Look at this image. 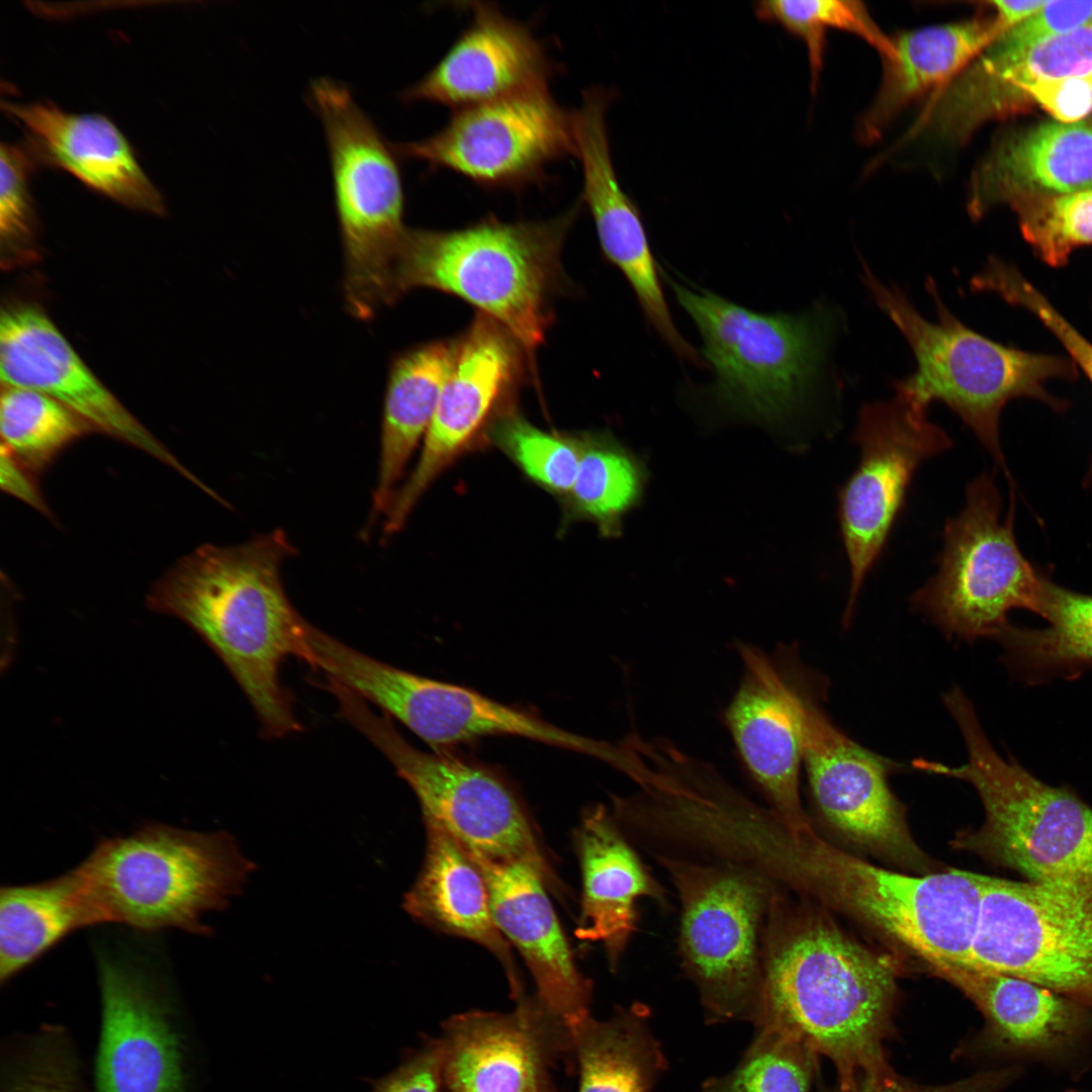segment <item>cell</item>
Here are the masks:
<instances>
[{
    "label": "cell",
    "mask_w": 1092,
    "mask_h": 1092,
    "mask_svg": "<svg viewBox=\"0 0 1092 1092\" xmlns=\"http://www.w3.org/2000/svg\"><path fill=\"white\" fill-rule=\"evenodd\" d=\"M899 967L862 944L831 912L777 885L761 938L757 1023L780 1027L836 1069L839 1089L892 1070L884 1042L892 1029Z\"/></svg>",
    "instance_id": "cell-1"
},
{
    "label": "cell",
    "mask_w": 1092,
    "mask_h": 1092,
    "mask_svg": "<svg viewBox=\"0 0 1092 1092\" xmlns=\"http://www.w3.org/2000/svg\"><path fill=\"white\" fill-rule=\"evenodd\" d=\"M295 554L281 529L239 545H203L180 559L148 597L150 608L183 621L216 653L268 738L301 729L279 677L286 658L304 661L307 653L309 623L281 579V566Z\"/></svg>",
    "instance_id": "cell-2"
},
{
    "label": "cell",
    "mask_w": 1092,
    "mask_h": 1092,
    "mask_svg": "<svg viewBox=\"0 0 1092 1092\" xmlns=\"http://www.w3.org/2000/svg\"><path fill=\"white\" fill-rule=\"evenodd\" d=\"M777 878L928 966H967L981 906L979 874L908 875L844 851L814 829L787 832Z\"/></svg>",
    "instance_id": "cell-3"
},
{
    "label": "cell",
    "mask_w": 1092,
    "mask_h": 1092,
    "mask_svg": "<svg viewBox=\"0 0 1092 1092\" xmlns=\"http://www.w3.org/2000/svg\"><path fill=\"white\" fill-rule=\"evenodd\" d=\"M943 703L966 743L960 766L918 758L917 769L960 779L977 791L985 821L959 832L953 847L1015 870L1030 882L1092 895V808L1068 788L1050 786L1016 760L1002 758L974 707L953 688Z\"/></svg>",
    "instance_id": "cell-4"
},
{
    "label": "cell",
    "mask_w": 1092,
    "mask_h": 1092,
    "mask_svg": "<svg viewBox=\"0 0 1092 1092\" xmlns=\"http://www.w3.org/2000/svg\"><path fill=\"white\" fill-rule=\"evenodd\" d=\"M576 211L543 221L408 229L393 267L394 299L421 287L454 294L502 325L532 363L550 324L561 247Z\"/></svg>",
    "instance_id": "cell-5"
},
{
    "label": "cell",
    "mask_w": 1092,
    "mask_h": 1092,
    "mask_svg": "<svg viewBox=\"0 0 1092 1092\" xmlns=\"http://www.w3.org/2000/svg\"><path fill=\"white\" fill-rule=\"evenodd\" d=\"M76 868L101 923L207 934L202 917L225 908L256 866L224 831L152 823L103 838Z\"/></svg>",
    "instance_id": "cell-6"
},
{
    "label": "cell",
    "mask_w": 1092,
    "mask_h": 1092,
    "mask_svg": "<svg viewBox=\"0 0 1092 1092\" xmlns=\"http://www.w3.org/2000/svg\"><path fill=\"white\" fill-rule=\"evenodd\" d=\"M861 281L904 336L916 361L914 373L894 386L926 406L934 400L946 404L998 464L1004 465L999 417L1009 400L1033 397L1061 405L1045 384L1054 378L1075 377L1073 361L1007 347L969 329L945 306L931 278L925 285L934 302L935 321L922 316L899 287L879 280L866 264Z\"/></svg>",
    "instance_id": "cell-7"
},
{
    "label": "cell",
    "mask_w": 1092,
    "mask_h": 1092,
    "mask_svg": "<svg viewBox=\"0 0 1092 1092\" xmlns=\"http://www.w3.org/2000/svg\"><path fill=\"white\" fill-rule=\"evenodd\" d=\"M310 98L328 143L346 306L356 318L369 320L394 302L393 267L408 230L397 152L345 84L316 78Z\"/></svg>",
    "instance_id": "cell-8"
},
{
    "label": "cell",
    "mask_w": 1092,
    "mask_h": 1092,
    "mask_svg": "<svg viewBox=\"0 0 1092 1092\" xmlns=\"http://www.w3.org/2000/svg\"><path fill=\"white\" fill-rule=\"evenodd\" d=\"M330 692L341 717L385 755L415 792L424 822L439 825L469 850L527 864L548 890L556 895L564 892L523 803L496 770L453 748L420 750L402 737L390 717L373 712L349 689L334 684Z\"/></svg>",
    "instance_id": "cell-9"
},
{
    "label": "cell",
    "mask_w": 1092,
    "mask_h": 1092,
    "mask_svg": "<svg viewBox=\"0 0 1092 1092\" xmlns=\"http://www.w3.org/2000/svg\"><path fill=\"white\" fill-rule=\"evenodd\" d=\"M679 898L681 967L710 1023H757L761 938L778 885L740 861L700 863L657 855Z\"/></svg>",
    "instance_id": "cell-10"
},
{
    "label": "cell",
    "mask_w": 1092,
    "mask_h": 1092,
    "mask_svg": "<svg viewBox=\"0 0 1092 1092\" xmlns=\"http://www.w3.org/2000/svg\"><path fill=\"white\" fill-rule=\"evenodd\" d=\"M715 373L713 392L735 414L765 423L801 403L824 358L828 322L817 310L761 313L708 290L672 282Z\"/></svg>",
    "instance_id": "cell-11"
},
{
    "label": "cell",
    "mask_w": 1092,
    "mask_h": 1092,
    "mask_svg": "<svg viewBox=\"0 0 1092 1092\" xmlns=\"http://www.w3.org/2000/svg\"><path fill=\"white\" fill-rule=\"evenodd\" d=\"M1013 513L1012 504L1002 519L998 488L983 474L967 486L963 510L946 520L937 571L910 601L948 638H993L1009 623V611H1032L1043 576L1016 543Z\"/></svg>",
    "instance_id": "cell-12"
},
{
    "label": "cell",
    "mask_w": 1092,
    "mask_h": 1092,
    "mask_svg": "<svg viewBox=\"0 0 1092 1092\" xmlns=\"http://www.w3.org/2000/svg\"><path fill=\"white\" fill-rule=\"evenodd\" d=\"M979 878L981 906L966 967L1025 979L1092 1007V895Z\"/></svg>",
    "instance_id": "cell-13"
},
{
    "label": "cell",
    "mask_w": 1092,
    "mask_h": 1092,
    "mask_svg": "<svg viewBox=\"0 0 1092 1092\" xmlns=\"http://www.w3.org/2000/svg\"><path fill=\"white\" fill-rule=\"evenodd\" d=\"M331 678L379 707L433 750L489 736H518L604 760L609 742L559 728L532 711L474 690L419 675L333 639L321 653Z\"/></svg>",
    "instance_id": "cell-14"
},
{
    "label": "cell",
    "mask_w": 1092,
    "mask_h": 1092,
    "mask_svg": "<svg viewBox=\"0 0 1092 1092\" xmlns=\"http://www.w3.org/2000/svg\"><path fill=\"white\" fill-rule=\"evenodd\" d=\"M99 1027L90 1092H197L194 1028L161 976L98 961Z\"/></svg>",
    "instance_id": "cell-15"
},
{
    "label": "cell",
    "mask_w": 1092,
    "mask_h": 1092,
    "mask_svg": "<svg viewBox=\"0 0 1092 1092\" xmlns=\"http://www.w3.org/2000/svg\"><path fill=\"white\" fill-rule=\"evenodd\" d=\"M895 390L890 400L861 406L853 434L860 458L838 493L850 574L844 625L851 621L864 579L884 550L916 470L952 446L946 432L928 420V406L902 388Z\"/></svg>",
    "instance_id": "cell-16"
},
{
    "label": "cell",
    "mask_w": 1092,
    "mask_h": 1092,
    "mask_svg": "<svg viewBox=\"0 0 1092 1092\" xmlns=\"http://www.w3.org/2000/svg\"><path fill=\"white\" fill-rule=\"evenodd\" d=\"M824 680L804 665L798 680L802 762L822 818L854 844L919 871L926 870L905 809L888 784L897 768L844 734L825 713Z\"/></svg>",
    "instance_id": "cell-17"
},
{
    "label": "cell",
    "mask_w": 1092,
    "mask_h": 1092,
    "mask_svg": "<svg viewBox=\"0 0 1092 1092\" xmlns=\"http://www.w3.org/2000/svg\"><path fill=\"white\" fill-rule=\"evenodd\" d=\"M394 148L485 188L520 189L543 179L552 162L575 156L573 110L549 88L532 91L456 110L433 134Z\"/></svg>",
    "instance_id": "cell-18"
},
{
    "label": "cell",
    "mask_w": 1092,
    "mask_h": 1092,
    "mask_svg": "<svg viewBox=\"0 0 1092 1092\" xmlns=\"http://www.w3.org/2000/svg\"><path fill=\"white\" fill-rule=\"evenodd\" d=\"M528 356L497 322L478 312L458 340L452 371L424 438L420 458L385 512V535L398 532L419 499L510 407ZM529 360V359H528Z\"/></svg>",
    "instance_id": "cell-19"
},
{
    "label": "cell",
    "mask_w": 1092,
    "mask_h": 1092,
    "mask_svg": "<svg viewBox=\"0 0 1092 1092\" xmlns=\"http://www.w3.org/2000/svg\"><path fill=\"white\" fill-rule=\"evenodd\" d=\"M743 673L723 715L738 755L771 811L793 833L813 829L799 791L802 762L798 678L793 646L768 654L740 643Z\"/></svg>",
    "instance_id": "cell-20"
},
{
    "label": "cell",
    "mask_w": 1092,
    "mask_h": 1092,
    "mask_svg": "<svg viewBox=\"0 0 1092 1092\" xmlns=\"http://www.w3.org/2000/svg\"><path fill=\"white\" fill-rule=\"evenodd\" d=\"M613 97L609 89L592 87L582 91L580 105L573 109L581 202L593 216L606 258L629 282L649 324L677 356L700 366L699 354L672 321L640 210L623 190L613 165L606 119Z\"/></svg>",
    "instance_id": "cell-21"
},
{
    "label": "cell",
    "mask_w": 1092,
    "mask_h": 1092,
    "mask_svg": "<svg viewBox=\"0 0 1092 1092\" xmlns=\"http://www.w3.org/2000/svg\"><path fill=\"white\" fill-rule=\"evenodd\" d=\"M511 1013L469 1011L443 1026L442 1092H540L550 1068L573 1052L566 1021L536 999H516Z\"/></svg>",
    "instance_id": "cell-22"
},
{
    "label": "cell",
    "mask_w": 1092,
    "mask_h": 1092,
    "mask_svg": "<svg viewBox=\"0 0 1092 1092\" xmlns=\"http://www.w3.org/2000/svg\"><path fill=\"white\" fill-rule=\"evenodd\" d=\"M0 378L2 385L54 397L93 429L150 454L207 489L101 383L39 307L22 303L3 309Z\"/></svg>",
    "instance_id": "cell-23"
},
{
    "label": "cell",
    "mask_w": 1092,
    "mask_h": 1092,
    "mask_svg": "<svg viewBox=\"0 0 1092 1092\" xmlns=\"http://www.w3.org/2000/svg\"><path fill=\"white\" fill-rule=\"evenodd\" d=\"M468 6V25L443 58L400 97L456 111L549 88L553 65L533 32L492 3Z\"/></svg>",
    "instance_id": "cell-24"
},
{
    "label": "cell",
    "mask_w": 1092,
    "mask_h": 1092,
    "mask_svg": "<svg viewBox=\"0 0 1092 1092\" xmlns=\"http://www.w3.org/2000/svg\"><path fill=\"white\" fill-rule=\"evenodd\" d=\"M960 103L981 120L1028 97L1055 120L1076 122L1092 112V19L1027 50L998 55L984 50L958 77Z\"/></svg>",
    "instance_id": "cell-25"
},
{
    "label": "cell",
    "mask_w": 1092,
    "mask_h": 1092,
    "mask_svg": "<svg viewBox=\"0 0 1092 1092\" xmlns=\"http://www.w3.org/2000/svg\"><path fill=\"white\" fill-rule=\"evenodd\" d=\"M463 848L484 877L494 921L524 959L539 1003L566 1022L589 1014L592 982L575 964L541 878L527 864Z\"/></svg>",
    "instance_id": "cell-26"
},
{
    "label": "cell",
    "mask_w": 1092,
    "mask_h": 1092,
    "mask_svg": "<svg viewBox=\"0 0 1092 1092\" xmlns=\"http://www.w3.org/2000/svg\"><path fill=\"white\" fill-rule=\"evenodd\" d=\"M27 132L37 163L63 169L95 191L133 209L162 215L165 203L125 136L106 116L76 114L52 103H1Z\"/></svg>",
    "instance_id": "cell-27"
},
{
    "label": "cell",
    "mask_w": 1092,
    "mask_h": 1092,
    "mask_svg": "<svg viewBox=\"0 0 1092 1092\" xmlns=\"http://www.w3.org/2000/svg\"><path fill=\"white\" fill-rule=\"evenodd\" d=\"M581 877V912L575 934L599 941L616 971L637 929V901L649 898L668 908L663 887L624 837L603 806L587 810L574 834Z\"/></svg>",
    "instance_id": "cell-28"
},
{
    "label": "cell",
    "mask_w": 1092,
    "mask_h": 1092,
    "mask_svg": "<svg viewBox=\"0 0 1092 1092\" xmlns=\"http://www.w3.org/2000/svg\"><path fill=\"white\" fill-rule=\"evenodd\" d=\"M1092 189V121L1052 120L1002 143L972 175L967 209L978 218L996 202Z\"/></svg>",
    "instance_id": "cell-29"
},
{
    "label": "cell",
    "mask_w": 1092,
    "mask_h": 1092,
    "mask_svg": "<svg viewBox=\"0 0 1092 1092\" xmlns=\"http://www.w3.org/2000/svg\"><path fill=\"white\" fill-rule=\"evenodd\" d=\"M427 848L422 870L405 894L404 910L437 931L472 940L502 964L512 997L524 994L510 942L498 929L484 877L462 845L446 830L425 822Z\"/></svg>",
    "instance_id": "cell-30"
},
{
    "label": "cell",
    "mask_w": 1092,
    "mask_h": 1092,
    "mask_svg": "<svg viewBox=\"0 0 1092 1092\" xmlns=\"http://www.w3.org/2000/svg\"><path fill=\"white\" fill-rule=\"evenodd\" d=\"M999 34L993 19H970L892 37L894 54L883 60L881 84L857 122L858 140L878 141L901 111L949 84Z\"/></svg>",
    "instance_id": "cell-31"
},
{
    "label": "cell",
    "mask_w": 1092,
    "mask_h": 1092,
    "mask_svg": "<svg viewBox=\"0 0 1092 1092\" xmlns=\"http://www.w3.org/2000/svg\"><path fill=\"white\" fill-rule=\"evenodd\" d=\"M927 969L977 1006L991 1039L1001 1048L1054 1052L1073 1042L1084 1029L1079 1003L1028 980L958 965Z\"/></svg>",
    "instance_id": "cell-32"
},
{
    "label": "cell",
    "mask_w": 1092,
    "mask_h": 1092,
    "mask_svg": "<svg viewBox=\"0 0 1092 1092\" xmlns=\"http://www.w3.org/2000/svg\"><path fill=\"white\" fill-rule=\"evenodd\" d=\"M457 341H435L397 354L390 362L380 434L373 514H385L412 455L434 418L452 371Z\"/></svg>",
    "instance_id": "cell-33"
},
{
    "label": "cell",
    "mask_w": 1092,
    "mask_h": 1092,
    "mask_svg": "<svg viewBox=\"0 0 1092 1092\" xmlns=\"http://www.w3.org/2000/svg\"><path fill=\"white\" fill-rule=\"evenodd\" d=\"M101 924L77 868L0 890V982L8 983L69 933Z\"/></svg>",
    "instance_id": "cell-34"
},
{
    "label": "cell",
    "mask_w": 1092,
    "mask_h": 1092,
    "mask_svg": "<svg viewBox=\"0 0 1092 1092\" xmlns=\"http://www.w3.org/2000/svg\"><path fill=\"white\" fill-rule=\"evenodd\" d=\"M649 1018L648 1007L634 1003L607 1020L586 1014L566 1022L578 1062V1092H652L667 1061Z\"/></svg>",
    "instance_id": "cell-35"
},
{
    "label": "cell",
    "mask_w": 1092,
    "mask_h": 1092,
    "mask_svg": "<svg viewBox=\"0 0 1092 1092\" xmlns=\"http://www.w3.org/2000/svg\"><path fill=\"white\" fill-rule=\"evenodd\" d=\"M1033 613L1041 629L1007 623L993 637L1003 647V661L1018 678L1036 684L1075 677L1092 667V595L1077 593L1042 577Z\"/></svg>",
    "instance_id": "cell-36"
},
{
    "label": "cell",
    "mask_w": 1092,
    "mask_h": 1092,
    "mask_svg": "<svg viewBox=\"0 0 1092 1092\" xmlns=\"http://www.w3.org/2000/svg\"><path fill=\"white\" fill-rule=\"evenodd\" d=\"M577 473L568 494L561 499V528L590 521L600 534L620 533L622 519L642 494L644 473L639 462L606 433H579Z\"/></svg>",
    "instance_id": "cell-37"
},
{
    "label": "cell",
    "mask_w": 1092,
    "mask_h": 1092,
    "mask_svg": "<svg viewBox=\"0 0 1092 1092\" xmlns=\"http://www.w3.org/2000/svg\"><path fill=\"white\" fill-rule=\"evenodd\" d=\"M0 1092H90L71 1030L43 1022L0 1044Z\"/></svg>",
    "instance_id": "cell-38"
},
{
    "label": "cell",
    "mask_w": 1092,
    "mask_h": 1092,
    "mask_svg": "<svg viewBox=\"0 0 1092 1092\" xmlns=\"http://www.w3.org/2000/svg\"><path fill=\"white\" fill-rule=\"evenodd\" d=\"M91 429L79 415L41 391L2 385V446L23 466L44 467L66 446Z\"/></svg>",
    "instance_id": "cell-39"
},
{
    "label": "cell",
    "mask_w": 1092,
    "mask_h": 1092,
    "mask_svg": "<svg viewBox=\"0 0 1092 1092\" xmlns=\"http://www.w3.org/2000/svg\"><path fill=\"white\" fill-rule=\"evenodd\" d=\"M754 12L761 21L781 25L805 43L812 90L823 67L826 34L830 29L858 36L877 50L883 60L894 54L892 37L885 34L859 1L764 0L754 3Z\"/></svg>",
    "instance_id": "cell-40"
},
{
    "label": "cell",
    "mask_w": 1092,
    "mask_h": 1092,
    "mask_svg": "<svg viewBox=\"0 0 1092 1092\" xmlns=\"http://www.w3.org/2000/svg\"><path fill=\"white\" fill-rule=\"evenodd\" d=\"M754 1028L737 1065L706 1080L700 1092H811L817 1056L780 1027Z\"/></svg>",
    "instance_id": "cell-41"
},
{
    "label": "cell",
    "mask_w": 1092,
    "mask_h": 1092,
    "mask_svg": "<svg viewBox=\"0 0 1092 1092\" xmlns=\"http://www.w3.org/2000/svg\"><path fill=\"white\" fill-rule=\"evenodd\" d=\"M485 437L536 485L560 500L568 494L579 464L578 434L541 430L510 406L494 419Z\"/></svg>",
    "instance_id": "cell-42"
},
{
    "label": "cell",
    "mask_w": 1092,
    "mask_h": 1092,
    "mask_svg": "<svg viewBox=\"0 0 1092 1092\" xmlns=\"http://www.w3.org/2000/svg\"><path fill=\"white\" fill-rule=\"evenodd\" d=\"M1010 204L1024 239L1051 266L1064 265L1074 249L1092 245V189L1023 196Z\"/></svg>",
    "instance_id": "cell-43"
},
{
    "label": "cell",
    "mask_w": 1092,
    "mask_h": 1092,
    "mask_svg": "<svg viewBox=\"0 0 1092 1092\" xmlns=\"http://www.w3.org/2000/svg\"><path fill=\"white\" fill-rule=\"evenodd\" d=\"M971 285L974 290L994 292L1010 304L1024 307L1036 315L1092 382V344L1015 267L996 257L990 258Z\"/></svg>",
    "instance_id": "cell-44"
},
{
    "label": "cell",
    "mask_w": 1092,
    "mask_h": 1092,
    "mask_svg": "<svg viewBox=\"0 0 1092 1092\" xmlns=\"http://www.w3.org/2000/svg\"><path fill=\"white\" fill-rule=\"evenodd\" d=\"M35 163L26 144H1L0 238L9 262L34 252L35 215L28 178Z\"/></svg>",
    "instance_id": "cell-45"
},
{
    "label": "cell",
    "mask_w": 1092,
    "mask_h": 1092,
    "mask_svg": "<svg viewBox=\"0 0 1092 1092\" xmlns=\"http://www.w3.org/2000/svg\"><path fill=\"white\" fill-rule=\"evenodd\" d=\"M1091 19L1092 1L1049 0L1034 14L999 34L986 50L998 55L1019 53Z\"/></svg>",
    "instance_id": "cell-46"
},
{
    "label": "cell",
    "mask_w": 1092,
    "mask_h": 1092,
    "mask_svg": "<svg viewBox=\"0 0 1092 1092\" xmlns=\"http://www.w3.org/2000/svg\"><path fill=\"white\" fill-rule=\"evenodd\" d=\"M443 1043L429 1039L372 1092H442Z\"/></svg>",
    "instance_id": "cell-47"
},
{
    "label": "cell",
    "mask_w": 1092,
    "mask_h": 1092,
    "mask_svg": "<svg viewBox=\"0 0 1092 1092\" xmlns=\"http://www.w3.org/2000/svg\"><path fill=\"white\" fill-rule=\"evenodd\" d=\"M1013 1077V1071L1000 1070L981 1073L943 1085H921L898 1076L893 1070L877 1076L863 1077L848 1090L837 1092H997Z\"/></svg>",
    "instance_id": "cell-48"
},
{
    "label": "cell",
    "mask_w": 1092,
    "mask_h": 1092,
    "mask_svg": "<svg viewBox=\"0 0 1092 1092\" xmlns=\"http://www.w3.org/2000/svg\"><path fill=\"white\" fill-rule=\"evenodd\" d=\"M0 485L4 491L36 510L46 512L41 495L26 473L24 466L4 447L1 446Z\"/></svg>",
    "instance_id": "cell-49"
},
{
    "label": "cell",
    "mask_w": 1092,
    "mask_h": 1092,
    "mask_svg": "<svg viewBox=\"0 0 1092 1092\" xmlns=\"http://www.w3.org/2000/svg\"><path fill=\"white\" fill-rule=\"evenodd\" d=\"M1048 2L1049 0H996L989 3L996 11L994 24L1002 33L1034 14Z\"/></svg>",
    "instance_id": "cell-50"
},
{
    "label": "cell",
    "mask_w": 1092,
    "mask_h": 1092,
    "mask_svg": "<svg viewBox=\"0 0 1092 1092\" xmlns=\"http://www.w3.org/2000/svg\"><path fill=\"white\" fill-rule=\"evenodd\" d=\"M540 1092H555V1091H554V1089H553V1086H549V1087H547V1088L543 1089V1090H542V1091H540Z\"/></svg>",
    "instance_id": "cell-51"
},
{
    "label": "cell",
    "mask_w": 1092,
    "mask_h": 1092,
    "mask_svg": "<svg viewBox=\"0 0 1092 1092\" xmlns=\"http://www.w3.org/2000/svg\"><path fill=\"white\" fill-rule=\"evenodd\" d=\"M1068 1092H1077V1091H1068Z\"/></svg>",
    "instance_id": "cell-52"
}]
</instances>
